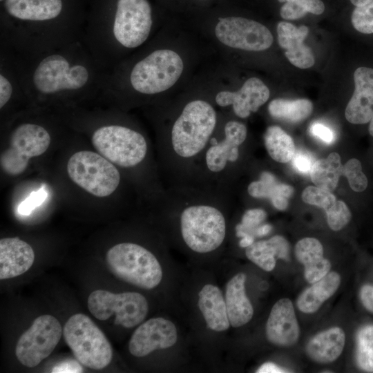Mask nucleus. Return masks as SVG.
<instances>
[{"mask_svg": "<svg viewBox=\"0 0 373 373\" xmlns=\"http://www.w3.org/2000/svg\"><path fill=\"white\" fill-rule=\"evenodd\" d=\"M266 336L272 344L291 346L299 338L300 329L291 301L278 300L272 307L266 323Z\"/></svg>", "mask_w": 373, "mask_h": 373, "instance_id": "dca6fc26", "label": "nucleus"}, {"mask_svg": "<svg viewBox=\"0 0 373 373\" xmlns=\"http://www.w3.org/2000/svg\"><path fill=\"white\" fill-rule=\"evenodd\" d=\"M356 361L358 367L373 372V325H367L358 330L356 341Z\"/></svg>", "mask_w": 373, "mask_h": 373, "instance_id": "7c9ffc66", "label": "nucleus"}, {"mask_svg": "<svg viewBox=\"0 0 373 373\" xmlns=\"http://www.w3.org/2000/svg\"><path fill=\"white\" fill-rule=\"evenodd\" d=\"M184 70L182 57L171 49H158L137 62L130 74V83L137 92L157 94L171 88Z\"/></svg>", "mask_w": 373, "mask_h": 373, "instance_id": "39448f33", "label": "nucleus"}, {"mask_svg": "<svg viewBox=\"0 0 373 373\" xmlns=\"http://www.w3.org/2000/svg\"><path fill=\"white\" fill-rule=\"evenodd\" d=\"M62 333V327L55 317L49 314L38 316L17 341V359L26 367L37 366L52 352Z\"/></svg>", "mask_w": 373, "mask_h": 373, "instance_id": "9b49d317", "label": "nucleus"}, {"mask_svg": "<svg viewBox=\"0 0 373 373\" xmlns=\"http://www.w3.org/2000/svg\"><path fill=\"white\" fill-rule=\"evenodd\" d=\"M340 284V275L336 271L329 272L300 294L296 300L297 307L305 314L316 312L336 291Z\"/></svg>", "mask_w": 373, "mask_h": 373, "instance_id": "bb28decb", "label": "nucleus"}, {"mask_svg": "<svg viewBox=\"0 0 373 373\" xmlns=\"http://www.w3.org/2000/svg\"><path fill=\"white\" fill-rule=\"evenodd\" d=\"M215 35L222 44L247 51L265 50L274 41L270 30L263 24L240 17L220 18Z\"/></svg>", "mask_w": 373, "mask_h": 373, "instance_id": "ddd939ff", "label": "nucleus"}, {"mask_svg": "<svg viewBox=\"0 0 373 373\" xmlns=\"http://www.w3.org/2000/svg\"><path fill=\"white\" fill-rule=\"evenodd\" d=\"M63 335L76 359L84 366L102 370L111 363V345L89 316L83 314L70 316L64 327Z\"/></svg>", "mask_w": 373, "mask_h": 373, "instance_id": "20e7f679", "label": "nucleus"}, {"mask_svg": "<svg viewBox=\"0 0 373 373\" xmlns=\"http://www.w3.org/2000/svg\"><path fill=\"white\" fill-rule=\"evenodd\" d=\"M342 168L340 155L332 153L326 159L314 163L310 171L311 179L317 186L332 191L338 184Z\"/></svg>", "mask_w": 373, "mask_h": 373, "instance_id": "cd10ccee", "label": "nucleus"}, {"mask_svg": "<svg viewBox=\"0 0 373 373\" xmlns=\"http://www.w3.org/2000/svg\"><path fill=\"white\" fill-rule=\"evenodd\" d=\"M312 110L313 104L307 99H275L268 106L269 113L273 117L291 122L304 120L310 115Z\"/></svg>", "mask_w": 373, "mask_h": 373, "instance_id": "c85d7f7f", "label": "nucleus"}, {"mask_svg": "<svg viewBox=\"0 0 373 373\" xmlns=\"http://www.w3.org/2000/svg\"><path fill=\"white\" fill-rule=\"evenodd\" d=\"M369 133L372 136H373V115L370 121Z\"/></svg>", "mask_w": 373, "mask_h": 373, "instance_id": "3c124183", "label": "nucleus"}, {"mask_svg": "<svg viewBox=\"0 0 373 373\" xmlns=\"http://www.w3.org/2000/svg\"><path fill=\"white\" fill-rule=\"evenodd\" d=\"M247 128L241 122L229 121L224 126V138L214 143L207 150L205 162L208 169L218 173L224 169L227 164L237 160L239 146L247 137Z\"/></svg>", "mask_w": 373, "mask_h": 373, "instance_id": "f3484780", "label": "nucleus"}, {"mask_svg": "<svg viewBox=\"0 0 373 373\" xmlns=\"http://www.w3.org/2000/svg\"><path fill=\"white\" fill-rule=\"evenodd\" d=\"M198 307L207 327L216 332H223L230 326L225 299L216 285H205L198 294Z\"/></svg>", "mask_w": 373, "mask_h": 373, "instance_id": "4be33fe9", "label": "nucleus"}, {"mask_svg": "<svg viewBox=\"0 0 373 373\" xmlns=\"http://www.w3.org/2000/svg\"><path fill=\"white\" fill-rule=\"evenodd\" d=\"M13 92L12 85L3 75H0V108H2L10 100Z\"/></svg>", "mask_w": 373, "mask_h": 373, "instance_id": "79ce46f5", "label": "nucleus"}, {"mask_svg": "<svg viewBox=\"0 0 373 373\" xmlns=\"http://www.w3.org/2000/svg\"><path fill=\"white\" fill-rule=\"evenodd\" d=\"M351 21L354 28L363 34L373 33V1L353 10Z\"/></svg>", "mask_w": 373, "mask_h": 373, "instance_id": "e433bc0d", "label": "nucleus"}, {"mask_svg": "<svg viewBox=\"0 0 373 373\" xmlns=\"http://www.w3.org/2000/svg\"><path fill=\"white\" fill-rule=\"evenodd\" d=\"M276 30L279 46L285 50V56L291 64L302 69L314 64L312 50L303 44L309 32L307 26L302 25L297 28L292 23L280 21Z\"/></svg>", "mask_w": 373, "mask_h": 373, "instance_id": "6ab92c4d", "label": "nucleus"}, {"mask_svg": "<svg viewBox=\"0 0 373 373\" xmlns=\"http://www.w3.org/2000/svg\"><path fill=\"white\" fill-rule=\"evenodd\" d=\"M294 251L297 260L304 265V276L309 283L313 284L329 272L331 263L323 257V247L317 239L305 238L300 240Z\"/></svg>", "mask_w": 373, "mask_h": 373, "instance_id": "5701e85b", "label": "nucleus"}, {"mask_svg": "<svg viewBox=\"0 0 373 373\" xmlns=\"http://www.w3.org/2000/svg\"><path fill=\"white\" fill-rule=\"evenodd\" d=\"M67 173L77 186L99 198L111 195L120 182L119 172L114 164L90 151L73 154L67 163Z\"/></svg>", "mask_w": 373, "mask_h": 373, "instance_id": "423d86ee", "label": "nucleus"}, {"mask_svg": "<svg viewBox=\"0 0 373 373\" xmlns=\"http://www.w3.org/2000/svg\"><path fill=\"white\" fill-rule=\"evenodd\" d=\"M48 191L43 186L37 191H32L18 207L21 215L28 216L35 209L40 206L47 198Z\"/></svg>", "mask_w": 373, "mask_h": 373, "instance_id": "58836bf2", "label": "nucleus"}, {"mask_svg": "<svg viewBox=\"0 0 373 373\" xmlns=\"http://www.w3.org/2000/svg\"><path fill=\"white\" fill-rule=\"evenodd\" d=\"M106 261L117 278L142 289H153L162 278V267L154 254L135 243L114 245L107 251Z\"/></svg>", "mask_w": 373, "mask_h": 373, "instance_id": "f03ea898", "label": "nucleus"}, {"mask_svg": "<svg viewBox=\"0 0 373 373\" xmlns=\"http://www.w3.org/2000/svg\"><path fill=\"white\" fill-rule=\"evenodd\" d=\"M88 68L80 64H72L64 56L52 54L44 58L37 66L32 83L43 95H52L64 90H77L89 81Z\"/></svg>", "mask_w": 373, "mask_h": 373, "instance_id": "9d476101", "label": "nucleus"}, {"mask_svg": "<svg viewBox=\"0 0 373 373\" xmlns=\"http://www.w3.org/2000/svg\"><path fill=\"white\" fill-rule=\"evenodd\" d=\"M302 199L305 202L318 206L325 211L336 202V198L330 191L313 186L305 189L302 193Z\"/></svg>", "mask_w": 373, "mask_h": 373, "instance_id": "c9c22d12", "label": "nucleus"}, {"mask_svg": "<svg viewBox=\"0 0 373 373\" xmlns=\"http://www.w3.org/2000/svg\"><path fill=\"white\" fill-rule=\"evenodd\" d=\"M264 140L268 153L275 161L285 163L292 159L296 152L294 141L279 126L268 127L264 135Z\"/></svg>", "mask_w": 373, "mask_h": 373, "instance_id": "c756f323", "label": "nucleus"}, {"mask_svg": "<svg viewBox=\"0 0 373 373\" xmlns=\"http://www.w3.org/2000/svg\"><path fill=\"white\" fill-rule=\"evenodd\" d=\"M285 3L280 8V16L288 20H295L310 12L321 15L325 10V5L321 0H278Z\"/></svg>", "mask_w": 373, "mask_h": 373, "instance_id": "2f4dec72", "label": "nucleus"}, {"mask_svg": "<svg viewBox=\"0 0 373 373\" xmlns=\"http://www.w3.org/2000/svg\"><path fill=\"white\" fill-rule=\"evenodd\" d=\"M254 239H255V237L251 236V235H247L242 238H241L240 242H239V245L241 247H245L247 248V247L250 246L251 245H252L254 242Z\"/></svg>", "mask_w": 373, "mask_h": 373, "instance_id": "09e8293b", "label": "nucleus"}, {"mask_svg": "<svg viewBox=\"0 0 373 373\" xmlns=\"http://www.w3.org/2000/svg\"><path fill=\"white\" fill-rule=\"evenodd\" d=\"M326 211L329 227L334 231H338L348 224L351 213L347 205L342 201H336Z\"/></svg>", "mask_w": 373, "mask_h": 373, "instance_id": "4c0bfd02", "label": "nucleus"}, {"mask_svg": "<svg viewBox=\"0 0 373 373\" xmlns=\"http://www.w3.org/2000/svg\"><path fill=\"white\" fill-rule=\"evenodd\" d=\"M354 82L355 88L347 105L345 117L352 124H365L373 115V68L356 69Z\"/></svg>", "mask_w": 373, "mask_h": 373, "instance_id": "a211bd4d", "label": "nucleus"}, {"mask_svg": "<svg viewBox=\"0 0 373 373\" xmlns=\"http://www.w3.org/2000/svg\"><path fill=\"white\" fill-rule=\"evenodd\" d=\"M152 24L148 0H117L113 33L120 45L127 48L140 46L148 39Z\"/></svg>", "mask_w": 373, "mask_h": 373, "instance_id": "f8f14e48", "label": "nucleus"}, {"mask_svg": "<svg viewBox=\"0 0 373 373\" xmlns=\"http://www.w3.org/2000/svg\"><path fill=\"white\" fill-rule=\"evenodd\" d=\"M291 160L293 167L298 172L305 174L310 173L314 163L309 154L301 151L295 152Z\"/></svg>", "mask_w": 373, "mask_h": 373, "instance_id": "ea45409f", "label": "nucleus"}, {"mask_svg": "<svg viewBox=\"0 0 373 373\" xmlns=\"http://www.w3.org/2000/svg\"><path fill=\"white\" fill-rule=\"evenodd\" d=\"M267 217L266 212L261 209L247 210L242 216L241 222L236 227V234L239 238L247 235L256 237V229Z\"/></svg>", "mask_w": 373, "mask_h": 373, "instance_id": "72a5a7b5", "label": "nucleus"}, {"mask_svg": "<svg viewBox=\"0 0 373 373\" xmlns=\"http://www.w3.org/2000/svg\"><path fill=\"white\" fill-rule=\"evenodd\" d=\"M87 305L97 319L106 321L115 314L114 324L126 328L141 323L149 310L146 298L140 293L132 291L114 294L106 290H95L89 295Z\"/></svg>", "mask_w": 373, "mask_h": 373, "instance_id": "6e6552de", "label": "nucleus"}, {"mask_svg": "<svg viewBox=\"0 0 373 373\" xmlns=\"http://www.w3.org/2000/svg\"><path fill=\"white\" fill-rule=\"evenodd\" d=\"M272 227L269 224H260L256 231V237H262L267 235L271 230Z\"/></svg>", "mask_w": 373, "mask_h": 373, "instance_id": "de8ad7c7", "label": "nucleus"}, {"mask_svg": "<svg viewBox=\"0 0 373 373\" xmlns=\"http://www.w3.org/2000/svg\"><path fill=\"white\" fill-rule=\"evenodd\" d=\"M275 176L269 172L265 171L260 175V180L250 183L248 186L249 194L257 198H269L278 195V184Z\"/></svg>", "mask_w": 373, "mask_h": 373, "instance_id": "473e14b6", "label": "nucleus"}, {"mask_svg": "<svg viewBox=\"0 0 373 373\" xmlns=\"http://www.w3.org/2000/svg\"><path fill=\"white\" fill-rule=\"evenodd\" d=\"M258 373H283L288 372L285 370L278 367L273 363H265L262 364L256 371Z\"/></svg>", "mask_w": 373, "mask_h": 373, "instance_id": "a18cd8bd", "label": "nucleus"}, {"mask_svg": "<svg viewBox=\"0 0 373 373\" xmlns=\"http://www.w3.org/2000/svg\"><path fill=\"white\" fill-rule=\"evenodd\" d=\"M270 92L264 82L257 77L245 81L237 91L222 90L215 98L222 107L232 106L234 113L240 118L249 117L251 113L258 111L269 99Z\"/></svg>", "mask_w": 373, "mask_h": 373, "instance_id": "2eb2a0df", "label": "nucleus"}, {"mask_svg": "<svg viewBox=\"0 0 373 373\" xmlns=\"http://www.w3.org/2000/svg\"><path fill=\"white\" fill-rule=\"evenodd\" d=\"M50 142L49 133L40 125L25 123L18 126L10 135L8 146L1 154L2 170L11 176L21 175L30 159L44 153Z\"/></svg>", "mask_w": 373, "mask_h": 373, "instance_id": "1a4fd4ad", "label": "nucleus"}, {"mask_svg": "<svg viewBox=\"0 0 373 373\" xmlns=\"http://www.w3.org/2000/svg\"><path fill=\"white\" fill-rule=\"evenodd\" d=\"M0 1H5V0H0Z\"/></svg>", "mask_w": 373, "mask_h": 373, "instance_id": "603ef678", "label": "nucleus"}, {"mask_svg": "<svg viewBox=\"0 0 373 373\" xmlns=\"http://www.w3.org/2000/svg\"><path fill=\"white\" fill-rule=\"evenodd\" d=\"M91 142L113 164L131 168L141 163L147 153V143L139 132L119 125L103 126L94 131Z\"/></svg>", "mask_w": 373, "mask_h": 373, "instance_id": "0eeeda50", "label": "nucleus"}, {"mask_svg": "<svg viewBox=\"0 0 373 373\" xmlns=\"http://www.w3.org/2000/svg\"><path fill=\"white\" fill-rule=\"evenodd\" d=\"M61 0H5L7 12L15 18L41 21L56 18L62 10Z\"/></svg>", "mask_w": 373, "mask_h": 373, "instance_id": "393cba45", "label": "nucleus"}, {"mask_svg": "<svg viewBox=\"0 0 373 373\" xmlns=\"http://www.w3.org/2000/svg\"><path fill=\"white\" fill-rule=\"evenodd\" d=\"M213 107L202 99L189 102L174 122L171 134V145L177 155L191 158L206 146L216 125Z\"/></svg>", "mask_w": 373, "mask_h": 373, "instance_id": "f257e3e1", "label": "nucleus"}, {"mask_svg": "<svg viewBox=\"0 0 373 373\" xmlns=\"http://www.w3.org/2000/svg\"><path fill=\"white\" fill-rule=\"evenodd\" d=\"M35 261V252L26 242L15 238L0 240V279L19 276L26 272Z\"/></svg>", "mask_w": 373, "mask_h": 373, "instance_id": "aec40b11", "label": "nucleus"}, {"mask_svg": "<svg viewBox=\"0 0 373 373\" xmlns=\"http://www.w3.org/2000/svg\"><path fill=\"white\" fill-rule=\"evenodd\" d=\"M360 298L365 308L373 314V285H363L360 290Z\"/></svg>", "mask_w": 373, "mask_h": 373, "instance_id": "c03bdc74", "label": "nucleus"}, {"mask_svg": "<svg viewBox=\"0 0 373 373\" xmlns=\"http://www.w3.org/2000/svg\"><path fill=\"white\" fill-rule=\"evenodd\" d=\"M51 372L52 373H79L83 372V368L77 361L68 360L54 366Z\"/></svg>", "mask_w": 373, "mask_h": 373, "instance_id": "37998d69", "label": "nucleus"}, {"mask_svg": "<svg viewBox=\"0 0 373 373\" xmlns=\"http://www.w3.org/2000/svg\"><path fill=\"white\" fill-rule=\"evenodd\" d=\"M349 182L352 189L356 192L365 190L367 186V179L362 171V166L359 160L352 158L348 160L342 168V173Z\"/></svg>", "mask_w": 373, "mask_h": 373, "instance_id": "f704fd0d", "label": "nucleus"}, {"mask_svg": "<svg viewBox=\"0 0 373 373\" xmlns=\"http://www.w3.org/2000/svg\"><path fill=\"white\" fill-rule=\"evenodd\" d=\"M345 343L344 331L334 327L314 336L306 345V352L314 361L327 364L336 360Z\"/></svg>", "mask_w": 373, "mask_h": 373, "instance_id": "b1692460", "label": "nucleus"}, {"mask_svg": "<svg viewBox=\"0 0 373 373\" xmlns=\"http://www.w3.org/2000/svg\"><path fill=\"white\" fill-rule=\"evenodd\" d=\"M373 0H350L351 3L356 7H361L365 6Z\"/></svg>", "mask_w": 373, "mask_h": 373, "instance_id": "8fccbe9b", "label": "nucleus"}, {"mask_svg": "<svg viewBox=\"0 0 373 373\" xmlns=\"http://www.w3.org/2000/svg\"><path fill=\"white\" fill-rule=\"evenodd\" d=\"M309 133L326 144L332 143L335 139L333 131L320 122L313 123L309 127Z\"/></svg>", "mask_w": 373, "mask_h": 373, "instance_id": "a19ab883", "label": "nucleus"}, {"mask_svg": "<svg viewBox=\"0 0 373 373\" xmlns=\"http://www.w3.org/2000/svg\"><path fill=\"white\" fill-rule=\"evenodd\" d=\"M274 207L278 210H285L288 206L287 198L280 195H276L271 199Z\"/></svg>", "mask_w": 373, "mask_h": 373, "instance_id": "49530a36", "label": "nucleus"}, {"mask_svg": "<svg viewBox=\"0 0 373 373\" xmlns=\"http://www.w3.org/2000/svg\"><path fill=\"white\" fill-rule=\"evenodd\" d=\"M177 340L178 332L173 322L162 317L153 318L135 330L128 350L135 357H144L155 350L173 346Z\"/></svg>", "mask_w": 373, "mask_h": 373, "instance_id": "4468645a", "label": "nucleus"}, {"mask_svg": "<svg viewBox=\"0 0 373 373\" xmlns=\"http://www.w3.org/2000/svg\"><path fill=\"white\" fill-rule=\"evenodd\" d=\"M182 239L192 251L206 254L216 250L226 236L222 211L210 204L196 203L185 207L180 215Z\"/></svg>", "mask_w": 373, "mask_h": 373, "instance_id": "7ed1b4c3", "label": "nucleus"}, {"mask_svg": "<svg viewBox=\"0 0 373 373\" xmlns=\"http://www.w3.org/2000/svg\"><path fill=\"white\" fill-rule=\"evenodd\" d=\"M244 273H238L227 283L225 291V303L230 325L239 327L252 318L254 308L246 295Z\"/></svg>", "mask_w": 373, "mask_h": 373, "instance_id": "412c9836", "label": "nucleus"}, {"mask_svg": "<svg viewBox=\"0 0 373 373\" xmlns=\"http://www.w3.org/2000/svg\"><path fill=\"white\" fill-rule=\"evenodd\" d=\"M247 258L266 271H272L276 258L289 260V245L285 238L275 236L267 240L254 242L245 250Z\"/></svg>", "mask_w": 373, "mask_h": 373, "instance_id": "a878e982", "label": "nucleus"}]
</instances>
